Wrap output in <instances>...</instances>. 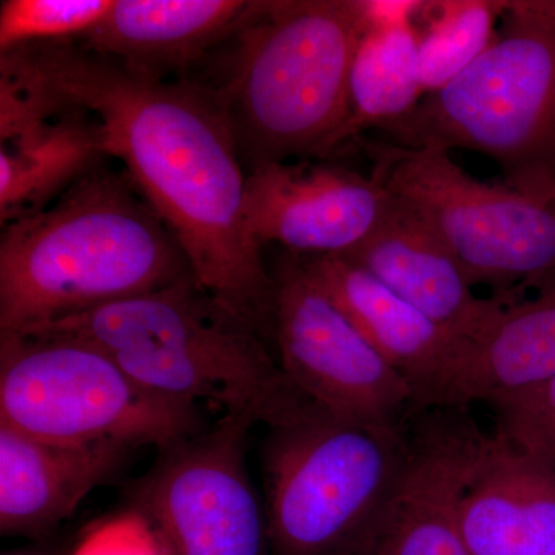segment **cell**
<instances>
[{
    "label": "cell",
    "mask_w": 555,
    "mask_h": 555,
    "mask_svg": "<svg viewBox=\"0 0 555 555\" xmlns=\"http://www.w3.org/2000/svg\"><path fill=\"white\" fill-rule=\"evenodd\" d=\"M371 177L433 229L476 286L520 298L555 275V203L467 173L451 152L363 145Z\"/></svg>",
    "instance_id": "ba28073f"
},
{
    "label": "cell",
    "mask_w": 555,
    "mask_h": 555,
    "mask_svg": "<svg viewBox=\"0 0 555 555\" xmlns=\"http://www.w3.org/2000/svg\"><path fill=\"white\" fill-rule=\"evenodd\" d=\"M73 555H169L147 526L133 517L94 532Z\"/></svg>",
    "instance_id": "cb8c5ba5"
},
{
    "label": "cell",
    "mask_w": 555,
    "mask_h": 555,
    "mask_svg": "<svg viewBox=\"0 0 555 555\" xmlns=\"http://www.w3.org/2000/svg\"><path fill=\"white\" fill-rule=\"evenodd\" d=\"M509 0H422L415 14L425 96L459 78L491 47Z\"/></svg>",
    "instance_id": "44dd1931"
},
{
    "label": "cell",
    "mask_w": 555,
    "mask_h": 555,
    "mask_svg": "<svg viewBox=\"0 0 555 555\" xmlns=\"http://www.w3.org/2000/svg\"><path fill=\"white\" fill-rule=\"evenodd\" d=\"M345 258L377 278L463 346L480 337L507 302L496 295L478 298L433 229L392 195L377 228Z\"/></svg>",
    "instance_id": "5bb4252c"
},
{
    "label": "cell",
    "mask_w": 555,
    "mask_h": 555,
    "mask_svg": "<svg viewBox=\"0 0 555 555\" xmlns=\"http://www.w3.org/2000/svg\"><path fill=\"white\" fill-rule=\"evenodd\" d=\"M258 420L232 412L159 451L134 488V517L169 555H270L268 517L246 463Z\"/></svg>",
    "instance_id": "9c48e42d"
},
{
    "label": "cell",
    "mask_w": 555,
    "mask_h": 555,
    "mask_svg": "<svg viewBox=\"0 0 555 555\" xmlns=\"http://www.w3.org/2000/svg\"><path fill=\"white\" fill-rule=\"evenodd\" d=\"M408 436L406 474L358 555H469L459 505L486 433L465 408H433L409 420Z\"/></svg>",
    "instance_id": "7c38bea8"
},
{
    "label": "cell",
    "mask_w": 555,
    "mask_h": 555,
    "mask_svg": "<svg viewBox=\"0 0 555 555\" xmlns=\"http://www.w3.org/2000/svg\"><path fill=\"white\" fill-rule=\"evenodd\" d=\"M366 24L349 73V116L339 150L364 131H385L425 98L415 14L422 0H363Z\"/></svg>",
    "instance_id": "ffe728a7"
},
{
    "label": "cell",
    "mask_w": 555,
    "mask_h": 555,
    "mask_svg": "<svg viewBox=\"0 0 555 555\" xmlns=\"http://www.w3.org/2000/svg\"><path fill=\"white\" fill-rule=\"evenodd\" d=\"M40 331L100 347L159 396L247 412L269 429L315 406L288 382L264 335L193 276L31 332Z\"/></svg>",
    "instance_id": "277c9868"
},
{
    "label": "cell",
    "mask_w": 555,
    "mask_h": 555,
    "mask_svg": "<svg viewBox=\"0 0 555 555\" xmlns=\"http://www.w3.org/2000/svg\"><path fill=\"white\" fill-rule=\"evenodd\" d=\"M190 276L184 251L126 171L101 166L50 206L3 225L0 337Z\"/></svg>",
    "instance_id": "7a4b0ae2"
},
{
    "label": "cell",
    "mask_w": 555,
    "mask_h": 555,
    "mask_svg": "<svg viewBox=\"0 0 555 555\" xmlns=\"http://www.w3.org/2000/svg\"><path fill=\"white\" fill-rule=\"evenodd\" d=\"M385 133L404 147L480 153L507 185L553 203L555 0H509L491 47Z\"/></svg>",
    "instance_id": "5b68a950"
},
{
    "label": "cell",
    "mask_w": 555,
    "mask_h": 555,
    "mask_svg": "<svg viewBox=\"0 0 555 555\" xmlns=\"http://www.w3.org/2000/svg\"><path fill=\"white\" fill-rule=\"evenodd\" d=\"M555 378V275L531 298L506 302L483 334L463 347L436 408L521 392Z\"/></svg>",
    "instance_id": "d6986e66"
},
{
    "label": "cell",
    "mask_w": 555,
    "mask_h": 555,
    "mask_svg": "<svg viewBox=\"0 0 555 555\" xmlns=\"http://www.w3.org/2000/svg\"><path fill=\"white\" fill-rule=\"evenodd\" d=\"M0 72L53 104L90 113L108 158L122 163L163 219L196 283L270 335L273 276L247 230V171L210 87L141 75L75 42L2 53Z\"/></svg>",
    "instance_id": "6da1fadb"
},
{
    "label": "cell",
    "mask_w": 555,
    "mask_h": 555,
    "mask_svg": "<svg viewBox=\"0 0 555 555\" xmlns=\"http://www.w3.org/2000/svg\"><path fill=\"white\" fill-rule=\"evenodd\" d=\"M258 2L246 0H116L82 40L89 49L152 78H166L230 40Z\"/></svg>",
    "instance_id": "ac0fdd59"
},
{
    "label": "cell",
    "mask_w": 555,
    "mask_h": 555,
    "mask_svg": "<svg viewBox=\"0 0 555 555\" xmlns=\"http://www.w3.org/2000/svg\"><path fill=\"white\" fill-rule=\"evenodd\" d=\"M301 258L369 345L406 379L414 415L436 408L463 343L349 259Z\"/></svg>",
    "instance_id": "2e32d148"
},
{
    "label": "cell",
    "mask_w": 555,
    "mask_h": 555,
    "mask_svg": "<svg viewBox=\"0 0 555 555\" xmlns=\"http://www.w3.org/2000/svg\"><path fill=\"white\" fill-rule=\"evenodd\" d=\"M272 276L270 335L278 363L298 392L338 418L406 425L414 415V390L369 345L302 258L287 254Z\"/></svg>",
    "instance_id": "30bf717a"
},
{
    "label": "cell",
    "mask_w": 555,
    "mask_h": 555,
    "mask_svg": "<svg viewBox=\"0 0 555 555\" xmlns=\"http://www.w3.org/2000/svg\"><path fill=\"white\" fill-rule=\"evenodd\" d=\"M363 0H262L232 38L221 86L248 170L339 152ZM247 170V171H248Z\"/></svg>",
    "instance_id": "3957f363"
},
{
    "label": "cell",
    "mask_w": 555,
    "mask_h": 555,
    "mask_svg": "<svg viewBox=\"0 0 555 555\" xmlns=\"http://www.w3.org/2000/svg\"><path fill=\"white\" fill-rule=\"evenodd\" d=\"M108 158L100 124L0 73V221L30 217Z\"/></svg>",
    "instance_id": "4fadbf2b"
},
{
    "label": "cell",
    "mask_w": 555,
    "mask_h": 555,
    "mask_svg": "<svg viewBox=\"0 0 555 555\" xmlns=\"http://www.w3.org/2000/svg\"><path fill=\"white\" fill-rule=\"evenodd\" d=\"M488 404L499 436L555 467V378Z\"/></svg>",
    "instance_id": "603a6c76"
},
{
    "label": "cell",
    "mask_w": 555,
    "mask_h": 555,
    "mask_svg": "<svg viewBox=\"0 0 555 555\" xmlns=\"http://www.w3.org/2000/svg\"><path fill=\"white\" fill-rule=\"evenodd\" d=\"M390 193L337 164L268 163L247 171L244 219L259 247L299 257H345L377 228Z\"/></svg>",
    "instance_id": "8fae6325"
},
{
    "label": "cell",
    "mask_w": 555,
    "mask_h": 555,
    "mask_svg": "<svg viewBox=\"0 0 555 555\" xmlns=\"http://www.w3.org/2000/svg\"><path fill=\"white\" fill-rule=\"evenodd\" d=\"M134 449L49 443L0 425V534L42 539L108 483Z\"/></svg>",
    "instance_id": "e0dca14e"
},
{
    "label": "cell",
    "mask_w": 555,
    "mask_h": 555,
    "mask_svg": "<svg viewBox=\"0 0 555 555\" xmlns=\"http://www.w3.org/2000/svg\"><path fill=\"white\" fill-rule=\"evenodd\" d=\"M3 555H43V554H38V553H33V551H11V553H5Z\"/></svg>",
    "instance_id": "d4e9b609"
},
{
    "label": "cell",
    "mask_w": 555,
    "mask_h": 555,
    "mask_svg": "<svg viewBox=\"0 0 555 555\" xmlns=\"http://www.w3.org/2000/svg\"><path fill=\"white\" fill-rule=\"evenodd\" d=\"M116 0H3L0 53L86 39L112 13Z\"/></svg>",
    "instance_id": "7402d4cb"
},
{
    "label": "cell",
    "mask_w": 555,
    "mask_h": 555,
    "mask_svg": "<svg viewBox=\"0 0 555 555\" xmlns=\"http://www.w3.org/2000/svg\"><path fill=\"white\" fill-rule=\"evenodd\" d=\"M269 430L262 470L272 555H358L406 474L408 423L364 425L313 406Z\"/></svg>",
    "instance_id": "8992f818"
},
{
    "label": "cell",
    "mask_w": 555,
    "mask_h": 555,
    "mask_svg": "<svg viewBox=\"0 0 555 555\" xmlns=\"http://www.w3.org/2000/svg\"><path fill=\"white\" fill-rule=\"evenodd\" d=\"M459 525L469 555H555V467L486 434Z\"/></svg>",
    "instance_id": "9a60e30c"
},
{
    "label": "cell",
    "mask_w": 555,
    "mask_h": 555,
    "mask_svg": "<svg viewBox=\"0 0 555 555\" xmlns=\"http://www.w3.org/2000/svg\"><path fill=\"white\" fill-rule=\"evenodd\" d=\"M0 425L49 443L134 451L207 429L198 403L159 396L100 347L47 331L0 337Z\"/></svg>",
    "instance_id": "52a82bcc"
},
{
    "label": "cell",
    "mask_w": 555,
    "mask_h": 555,
    "mask_svg": "<svg viewBox=\"0 0 555 555\" xmlns=\"http://www.w3.org/2000/svg\"><path fill=\"white\" fill-rule=\"evenodd\" d=\"M553 201H554V203H555V198H554Z\"/></svg>",
    "instance_id": "484cf974"
}]
</instances>
